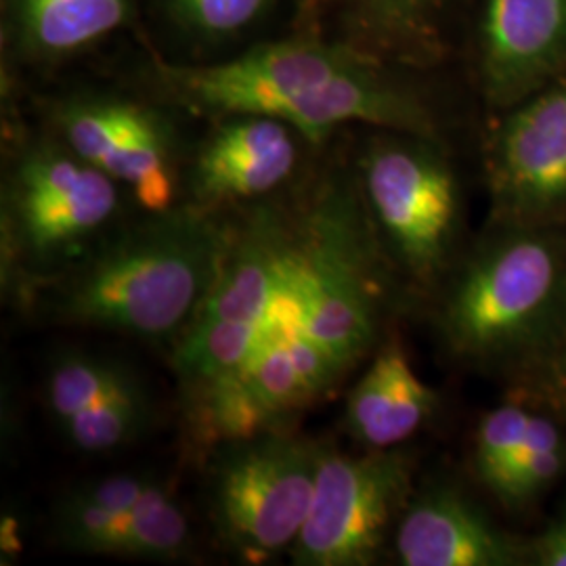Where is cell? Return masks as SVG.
I'll use <instances>...</instances> for the list:
<instances>
[{
    "label": "cell",
    "instance_id": "obj_13",
    "mask_svg": "<svg viewBox=\"0 0 566 566\" xmlns=\"http://www.w3.org/2000/svg\"><path fill=\"white\" fill-rule=\"evenodd\" d=\"M72 151L116 181L133 187L143 208L164 212L175 200L168 143L163 126L137 105L88 103L63 116Z\"/></svg>",
    "mask_w": 566,
    "mask_h": 566
},
{
    "label": "cell",
    "instance_id": "obj_11",
    "mask_svg": "<svg viewBox=\"0 0 566 566\" xmlns=\"http://www.w3.org/2000/svg\"><path fill=\"white\" fill-rule=\"evenodd\" d=\"M364 53L317 41L259 46L214 65H163L164 86L177 102L208 114L280 118L285 105L332 78Z\"/></svg>",
    "mask_w": 566,
    "mask_h": 566
},
{
    "label": "cell",
    "instance_id": "obj_20",
    "mask_svg": "<svg viewBox=\"0 0 566 566\" xmlns=\"http://www.w3.org/2000/svg\"><path fill=\"white\" fill-rule=\"evenodd\" d=\"M142 386L139 378L116 359L72 353L60 357L49 371L46 405L61 426L93 405Z\"/></svg>",
    "mask_w": 566,
    "mask_h": 566
},
{
    "label": "cell",
    "instance_id": "obj_10",
    "mask_svg": "<svg viewBox=\"0 0 566 566\" xmlns=\"http://www.w3.org/2000/svg\"><path fill=\"white\" fill-rule=\"evenodd\" d=\"M489 185L497 227H565L566 72L507 107L491 143Z\"/></svg>",
    "mask_w": 566,
    "mask_h": 566
},
{
    "label": "cell",
    "instance_id": "obj_26",
    "mask_svg": "<svg viewBox=\"0 0 566 566\" xmlns=\"http://www.w3.org/2000/svg\"><path fill=\"white\" fill-rule=\"evenodd\" d=\"M154 485H156V481H151L149 476L120 474V476H109L103 481L78 486L72 493L91 506L122 514L135 506Z\"/></svg>",
    "mask_w": 566,
    "mask_h": 566
},
{
    "label": "cell",
    "instance_id": "obj_27",
    "mask_svg": "<svg viewBox=\"0 0 566 566\" xmlns=\"http://www.w3.org/2000/svg\"><path fill=\"white\" fill-rule=\"evenodd\" d=\"M535 558L544 566H566V510L535 542Z\"/></svg>",
    "mask_w": 566,
    "mask_h": 566
},
{
    "label": "cell",
    "instance_id": "obj_18",
    "mask_svg": "<svg viewBox=\"0 0 566 566\" xmlns=\"http://www.w3.org/2000/svg\"><path fill=\"white\" fill-rule=\"evenodd\" d=\"M191 542L189 521L181 506L160 483L105 526L88 549L93 556H120L143 560L179 558Z\"/></svg>",
    "mask_w": 566,
    "mask_h": 566
},
{
    "label": "cell",
    "instance_id": "obj_2",
    "mask_svg": "<svg viewBox=\"0 0 566 566\" xmlns=\"http://www.w3.org/2000/svg\"><path fill=\"white\" fill-rule=\"evenodd\" d=\"M441 329L474 364L552 357L566 338L565 227H497L451 285Z\"/></svg>",
    "mask_w": 566,
    "mask_h": 566
},
{
    "label": "cell",
    "instance_id": "obj_22",
    "mask_svg": "<svg viewBox=\"0 0 566 566\" xmlns=\"http://www.w3.org/2000/svg\"><path fill=\"white\" fill-rule=\"evenodd\" d=\"M565 468V432L547 416L533 413L525 441L493 495L506 506H525L554 485Z\"/></svg>",
    "mask_w": 566,
    "mask_h": 566
},
{
    "label": "cell",
    "instance_id": "obj_3",
    "mask_svg": "<svg viewBox=\"0 0 566 566\" xmlns=\"http://www.w3.org/2000/svg\"><path fill=\"white\" fill-rule=\"evenodd\" d=\"M303 223L259 212L229 233L219 275L175 350L193 388L240 369L280 329L298 327L304 304Z\"/></svg>",
    "mask_w": 566,
    "mask_h": 566
},
{
    "label": "cell",
    "instance_id": "obj_17",
    "mask_svg": "<svg viewBox=\"0 0 566 566\" xmlns=\"http://www.w3.org/2000/svg\"><path fill=\"white\" fill-rule=\"evenodd\" d=\"M434 390L416 374L401 346L390 344L367 367L346 401V432L367 449H395L437 411Z\"/></svg>",
    "mask_w": 566,
    "mask_h": 566
},
{
    "label": "cell",
    "instance_id": "obj_4",
    "mask_svg": "<svg viewBox=\"0 0 566 566\" xmlns=\"http://www.w3.org/2000/svg\"><path fill=\"white\" fill-rule=\"evenodd\" d=\"M304 304L298 329L350 369L376 340L378 266L355 198L329 187L303 221Z\"/></svg>",
    "mask_w": 566,
    "mask_h": 566
},
{
    "label": "cell",
    "instance_id": "obj_15",
    "mask_svg": "<svg viewBox=\"0 0 566 566\" xmlns=\"http://www.w3.org/2000/svg\"><path fill=\"white\" fill-rule=\"evenodd\" d=\"M395 546L405 566H510L521 558L512 537L451 486L409 500Z\"/></svg>",
    "mask_w": 566,
    "mask_h": 566
},
{
    "label": "cell",
    "instance_id": "obj_24",
    "mask_svg": "<svg viewBox=\"0 0 566 566\" xmlns=\"http://www.w3.org/2000/svg\"><path fill=\"white\" fill-rule=\"evenodd\" d=\"M531 416L533 411L521 403H504L491 409L476 428L472 462L476 476L491 493L523 446Z\"/></svg>",
    "mask_w": 566,
    "mask_h": 566
},
{
    "label": "cell",
    "instance_id": "obj_7",
    "mask_svg": "<svg viewBox=\"0 0 566 566\" xmlns=\"http://www.w3.org/2000/svg\"><path fill=\"white\" fill-rule=\"evenodd\" d=\"M413 462L403 451L369 449L353 458L322 446L313 504L292 546V563H376L388 528L409 504Z\"/></svg>",
    "mask_w": 566,
    "mask_h": 566
},
{
    "label": "cell",
    "instance_id": "obj_8",
    "mask_svg": "<svg viewBox=\"0 0 566 566\" xmlns=\"http://www.w3.org/2000/svg\"><path fill=\"white\" fill-rule=\"evenodd\" d=\"M365 198L388 250L418 282L446 266L458 229V182L430 145L411 135L374 145L364 163Z\"/></svg>",
    "mask_w": 566,
    "mask_h": 566
},
{
    "label": "cell",
    "instance_id": "obj_5",
    "mask_svg": "<svg viewBox=\"0 0 566 566\" xmlns=\"http://www.w3.org/2000/svg\"><path fill=\"white\" fill-rule=\"evenodd\" d=\"M322 446L266 430L227 441L210 476V510L224 539L263 560L294 546L313 504Z\"/></svg>",
    "mask_w": 566,
    "mask_h": 566
},
{
    "label": "cell",
    "instance_id": "obj_9",
    "mask_svg": "<svg viewBox=\"0 0 566 566\" xmlns=\"http://www.w3.org/2000/svg\"><path fill=\"white\" fill-rule=\"evenodd\" d=\"M343 374L346 367L298 327L280 329L240 369L193 392L196 424L203 439L219 443L275 430Z\"/></svg>",
    "mask_w": 566,
    "mask_h": 566
},
{
    "label": "cell",
    "instance_id": "obj_16",
    "mask_svg": "<svg viewBox=\"0 0 566 566\" xmlns=\"http://www.w3.org/2000/svg\"><path fill=\"white\" fill-rule=\"evenodd\" d=\"M296 164L287 124L271 116H235L203 145L193 172L206 206L250 200L282 185Z\"/></svg>",
    "mask_w": 566,
    "mask_h": 566
},
{
    "label": "cell",
    "instance_id": "obj_6",
    "mask_svg": "<svg viewBox=\"0 0 566 566\" xmlns=\"http://www.w3.org/2000/svg\"><path fill=\"white\" fill-rule=\"evenodd\" d=\"M118 210L116 179L53 149L20 164L4 206V248L28 273L60 275L72 266Z\"/></svg>",
    "mask_w": 566,
    "mask_h": 566
},
{
    "label": "cell",
    "instance_id": "obj_19",
    "mask_svg": "<svg viewBox=\"0 0 566 566\" xmlns=\"http://www.w3.org/2000/svg\"><path fill=\"white\" fill-rule=\"evenodd\" d=\"M23 36L44 53H67L118 28L128 0H18Z\"/></svg>",
    "mask_w": 566,
    "mask_h": 566
},
{
    "label": "cell",
    "instance_id": "obj_14",
    "mask_svg": "<svg viewBox=\"0 0 566 566\" xmlns=\"http://www.w3.org/2000/svg\"><path fill=\"white\" fill-rule=\"evenodd\" d=\"M277 120L296 128L308 142H319L344 122H364L399 135L434 137V122L424 103L407 86L361 55L332 78L287 103Z\"/></svg>",
    "mask_w": 566,
    "mask_h": 566
},
{
    "label": "cell",
    "instance_id": "obj_28",
    "mask_svg": "<svg viewBox=\"0 0 566 566\" xmlns=\"http://www.w3.org/2000/svg\"><path fill=\"white\" fill-rule=\"evenodd\" d=\"M552 357H554V365H552L554 386H556V392H558L560 401L566 407V338L565 343L556 348V353Z\"/></svg>",
    "mask_w": 566,
    "mask_h": 566
},
{
    "label": "cell",
    "instance_id": "obj_25",
    "mask_svg": "<svg viewBox=\"0 0 566 566\" xmlns=\"http://www.w3.org/2000/svg\"><path fill=\"white\" fill-rule=\"evenodd\" d=\"M266 0H172L175 11L206 34H231L259 15Z\"/></svg>",
    "mask_w": 566,
    "mask_h": 566
},
{
    "label": "cell",
    "instance_id": "obj_21",
    "mask_svg": "<svg viewBox=\"0 0 566 566\" xmlns=\"http://www.w3.org/2000/svg\"><path fill=\"white\" fill-rule=\"evenodd\" d=\"M374 39L409 60L432 57L447 0H343Z\"/></svg>",
    "mask_w": 566,
    "mask_h": 566
},
{
    "label": "cell",
    "instance_id": "obj_23",
    "mask_svg": "<svg viewBox=\"0 0 566 566\" xmlns=\"http://www.w3.org/2000/svg\"><path fill=\"white\" fill-rule=\"evenodd\" d=\"M145 388L109 397L61 424L70 443L84 453H103L130 443L149 420Z\"/></svg>",
    "mask_w": 566,
    "mask_h": 566
},
{
    "label": "cell",
    "instance_id": "obj_12",
    "mask_svg": "<svg viewBox=\"0 0 566 566\" xmlns=\"http://www.w3.org/2000/svg\"><path fill=\"white\" fill-rule=\"evenodd\" d=\"M566 72V0H486L483 82L512 107Z\"/></svg>",
    "mask_w": 566,
    "mask_h": 566
},
{
    "label": "cell",
    "instance_id": "obj_1",
    "mask_svg": "<svg viewBox=\"0 0 566 566\" xmlns=\"http://www.w3.org/2000/svg\"><path fill=\"white\" fill-rule=\"evenodd\" d=\"M227 240L202 210H164L55 275L46 304L61 324L139 338L182 334L219 275Z\"/></svg>",
    "mask_w": 566,
    "mask_h": 566
}]
</instances>
